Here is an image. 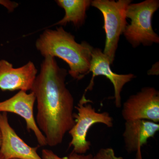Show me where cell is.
<instances>
[{
  "mask_svg": "<svg viewBox=\"0 0 159 159\" xmlns=\"http://www.w3.org/2000/svg\"><path fill=\"white\" fill-rule=\"evenodd\" d=\"M44 58L31 92L37 102L38 126L47 145L54 147L62 143L75 124V106L73 95L66 85L67 71L60 67L55 57Z\"/></svg>",
  "mask_w": 159,
  "mask_h": 159,
  "instance_id": "cell-1",
  "label": "cell"
},
{
  "mask_svg": "<svg viewBox=\"0 0 159 159\" xmlns=\"http://www.w3.org/2000/svg\"><path fill=\"white\" fill-rule=\"evenodd\" d=\"M35 48L44 57L51 56L62 59L68 65L69 74L77 80L89 73L93 48L86 41L80 43L62 26L55 30L47 29L35 42Z\"/></svg>",
  "mask_w": 159,
  "mask_h": 159,
  "instance_id": "cell-2",
  "label": "cell"
},
{
  "mask_svg": "<svg viewBox=\"0 0 159 159\" xmlns=\"http://www.w3.org/2000/svg\"><path fill=\"white\" fill-rule=\"evenodd\" d=\"M159 7L158 0H146L129 5L126 16L130 19V24L126 26L123 34L133 48L159 43L158 35L152 24V16Z\"/></svg>",
  "mask_w": 159,
  "mask_h": 159,
  "instance_id": "cell-3",
  "label": "cell"
},
{
  "mask_svg": "<svg viewBox=\"0 0 159 159\" xmlns=\"http://www.w3.org/2000/svg\"><path fill=\"white\" fill-rule=\"evenodd\" d=\"M132 1L131 0H94L91 6L97 8L103 16L106 34L105 47L103 53L112 64L120 36L128 25L126 9Z\"/></svg>",
  "mask_w": 159,
  "mask_h": 159,
  "instance_id": "cell-4",
  "label": "cell"
},
{
  "mask_svg": "<svg viewBox=\"0 0 159 159\" xmlns=\"http://www.w3.org/2000/svg\"><path fill=\"white\" fill-rule=\"evenodd\" d=\"M89 99L83 95L75 108L77 113L74 114L75 124L68 132L71 140L69 147H73V152L84 154L91 146V142L87 139L89 129L96 123H102L108 127L113 125V119L107 112H97L90 104Z\"/></svg>",
  "mask_w": 159,
  "mask_h": 159,
  "instance_id": "cell-5",
  "label": "cell"
},
{
  "mask_svg": "<svg viewBox=\"0 0 159 159\" xmlns=\"http://www.w3.org/2000/svg\"><path fill=\"white\" fill-rule=\"evenodd\" d=\"M122 115L125 121L143 119L159 122V92L145 87L131 95L123 103Z\"/></svg>",
  "mask_w": 159,
  "mask_h": 159,
  "instance_id": "cell-6",
  "label": "cell"
},
{
  "mask_svg": "<svg viewBox=\"0 0 159 159\" xmlns=\"http://www.w3.org/2000/svg\"><path fill=\"white\" fill-rule=\"evenodd\" d=\"M111 65L108 57L104 54L103 51L98 48H94L91 55L89 70V73L92 72L93 74L92 78L83 95L85 96L88 91L93 90L95 77L104 76L108 78L113 85L115 106L117 108H120L122 107L121 93L123 87L136 76L132 74H116L112 71Z\"/></svg>",
  "mask_w": 159,
  "mask_h": 159,
  "instance_id": "cell-7",
  "label": "cell"
},
{
  "mask_svg": "<svg viewBox=\"0 0 159 159\" xmlns=\"http://www.w3.org/2000/svg\"><path fill=\"white\" fill-rule=\"evenodd\" d=\"M36 99L33 92L19 91L9 99L0 101V112L12 113L22 117L25 121L29 132L34 133L39 145H47L45 137L40 130L34 116V107Z\"/></svg>",
  "mask_w": 159,
  "mask_h": 159,
  "instance_id": "cell-8",
  "label": "cell"
},
{
  "mask_svg": "<svg viewBox=\"0 0 159 159\" xmlns=\"http://www.w3.org/2000/svg\"><path fill=\"white\" fill-rule=\"evenodd\" d=\"M0 156L2 159H43L37 153L38 147L29 146L11 127L7 113L0 112Z\"/></svg>",
  "mask_w": 159,
  "mask_h": 159,
  "instance_id": "cell-9",
  "label": "cell"
},
{
  "mask_svg": "<svg viewBox=\"0 0 159 159\" xmlns=\"http://www.w3.org/2000/svg\"><path fill=\"white\" fill-rule=\"evenodd\" d=\"M38 70L31 61L15 68L6 60H0V89L2 91H31Z\"/></svg>",
  "mask_w": 159,
  "mask_h": 159,
  "instance_id": "cell-10",
  "label": "cell"
},
{
  "mask_svg": "<svg viewBox=\"0 0 159 159\" xmlns=\"http://www.w3.org/2000/svg\"><path fill=\"white\" fill-rule=\"evenodd\" d=\"M159 130L158 123L143 120L125 121L123 138L125 148L129 153L136 152V159H142L141 148L147 144L148 139Z\"/></svg>",
  "mask_w": 159,
  "mask_h": 159,
  "instance_id": "cell-11",
  "label": "cell"
},
{
  "mask_svg": "<svg viewBox=\"0 0 159 159\" xmlns=\"http://www.w3.org/2000/svg\"><path fill=\"white\" fill-rule=\"evenodd\" d=\"M57 5L65 12L64 16L53 25L65 26L71 23L80 28L85 22L86 11L91 6V0H57Z\"/></svg>",
  "mask_w": 159,
  "mask_h": 159,
  "instance_id": "cell-12",
  "label": "cell"
},
{
  "mask_svg": "<svg viewBox=\"0 0 159 159\" xmlns=\"http://www.w3.org/2000/svg\"><path fill=\"white\" fill-rule=\"evenodd\" d=\"M93 157L92 154H80L72 152L68 156L61 157L50 149H43L42 151L41 157L43 159H93Z\"/></svg>",
  "mask_w": 159,
  "mask_h": 159,
  "instance_id": "cell-13",
  "label": "cell"
},
{
  "mask_svg": "<svg viewBox=\"0 0 159 159\" xmlns=\"http://www.w3.org/2000/svg\"><path fill=\"white\" fill-rule=\"evenodd\" d=\"M93 159H124L122 157L117 156L113 148H102L93 157Z\"/></svg>",
  "mask_w": 159,
  "mask_h": 159,
  "instance_id": "cell-14",
  "label": "cell"
},
{
  "mask_svg": "<svg viewBox=\"0 0 159 159\" xmlns=\"http://www.w3.org/2000/svg\"><path fill=\"white\" fill-rule=\"evenodd\" d=\"M0 5L6 8L9 12H12L19 6L18 3L9 0H0Z\"/></svg>",
  "mask_w": 159,
  "mask_h": 159,
  "instance_id": "cell-15",
  "label": "cell"
},
{
  "mask_svg": "<svg viewBox=\"0 0 159 159\" xmlns=\"http://www.w3.org/2000/svg\"><path fill=\"white\" fill-rule=\"evenodd\" d=\"M159 62L155 64L151 69L148 71V74L149 75H157L159 74Z\"/></svg>",
  "mask_w": 159,
  "mask_h": 159,
  "instance_id": "cell-16",
  "label": "cell"
},
{
  "mask_svg": "<svg viewBox=\"0 0 159 159\" xmlns=\"http://www.w3.org/2000/svg\"><path fill=\"white\" fill-rule=\"evenodd\" d=\"M2 144V134H1V131H0V146Z\"/></svg>",
  "mask_w": 159,
  "mask_h": 159,
  "instance_id": "cell-17",
  "label": "cell"
},
{
  "mask_svg": "<svg viewBox=\"0 0 159 159\" xmlns=\"http://www.w3.org/2000/svg\"><path fill=\"white\" fill-rule=\"evenodd\" d=\"M0 159H2V157H1V156H0Z\"/></svg>",
  "mask_w": 159,
  "mask_h": 159,
  "instance_id": "cell-18",
  "label": "cell"
},
{
  "mask_svg": "<svg viewBox=\"0 0 159 159\" xmlns=\"http://www.w3.org/2000/svg\"></svg>",
  "mask_w": 159,
  "mask_h": 159,
  "instance_id": "cell-19",
  "label": "cell"
}]
</instances>
